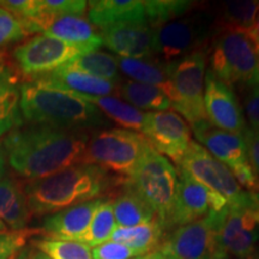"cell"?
Instances as JSON below:
<instances>
[{"mask_svg":"<svg viewBox=\"0 0 259 259\" xmlns=\"http://www.w3.org/2000/svg\"><path fill=\"white\" fill-rule=\"evenodd\" d=\"M90 134L28 124L10 131L3 142L12 170L36 180L82 163Z\"/></svg>","mask_w":259,"mask_h":259,"instance_id":"obj_1","label":"cell"},{"mask_svg":"<svg viewBox=\"0 0 259 259\" xmlns=\"http://www.w3.org/2000/svg\"><path fill=\"white\" fill-rule=\"evenodd\" d=\"M126 179L95 164L78 163L23 185L31 216L56 213L70 206L101 199L112 189L122 186Z\"/></svg>","mask_w":259,"mask_h":259,"instance_id":"obj_2","label":"cell"},{"mask_svg":"<svg viewBox=\"0 0 259 259\" xmlns=\"http://www.w3.org/2000/svg\"><path fill=\"white\" fill-rule=\"evenodd\" d=\"M21 109L28 124L88 131L107 128L111 121L93 103L73 94L23 82Z\"/></svg>","mask_w":259,"mask_h":259,"instance_id":"obj_3","label":"cell"},{"mask_svg":"<svg viewBox=\"0 0 259 259\" xmlns=\"http://www.w3.org/2000/svg\"><path fill=\"white\" fill-rule=\"evenodd\" d=\"M208 57L210 72L229 88L247 92L259 84V54L247 32L216 31Z\"/></svg>","mask_w":259,"mask_h":259,"instance_id":"obj_4","label":"cell"},{"mask_svg":"<svg viewBox=\"0 0 259 259\" xmlns=\"http://www.w3.org/2000/svg\"><path fill=\"white\" fill-rule=\"evenodd\" d=\"M149 147L144 136L124 128H101L90 134L82 163L95 164L128 180Z\"/></svg>","mask_w":259,"mask_h":259,"instance_id":"obj_5","label":"cell"},{"mask_svg":"<svg viewBox=\"0 0 259 259\" xmlns=\"http://www.w3.org/2000/svg\"><path fill=\"white\" fill-rule=\"evenodd\" d=\"M127 185L154 210L166 231L178 187V170L169 158L149 145Z\"/></svg>","mask_w":259,"mask_h":259,"instance_id":"obj_6","label":"cell"},{"mask_svg":"<svg viewBox=\"0 0 259 259\" xmlns=\"http://www.w3.org/2000/svg\"><path fill=\"white\" fill-rule=\"evenodd\" d=\"M208 51H196L193 53L171 61L167 65L171 94V108L183 116L192 127L203 120H208L204 107V87Z\"/></svg>","mask_w":259,"mask_h":259,"instance_id":"obj_7","label":"cell"},{"mask_svg":"<svg viewBox=\"0 0 259 259\" xmlns=\"http://www.w3.org/2000/svg\"><path fill=\"white\" fill-rule=\"evenodd\" d=\"M216 34L212 15L196 12L162 24L154 29V56L162 64L209 48V42Z\"/></svg>","mask_w":259,"mask_h":259,"instance_id":"obj_8","label":"cell"},{"mask_svg":"<svg viewBox=\"0 0 259 259\" xmlns=\"http://www.w3.org/2000/svg\"><path fill=\"white\" fill-rule=\"evenodd\" d=\"M178 167L226 200L227 206L238 208L259 204V194L242 189L233 171L197 142L191 143Z\"/></svg>","mask_w":259,"mask_h":259,"instance_id":"obj_9","label":"cell"},{"mask_svg":"<svg viewBox=\"0 0 259 259\" xmlns=\"http://www.w3.org/2000/svg\"><path fill=\"white\" fill-rule=\"evenodd\" d=\"M221 211L177 227L157 250L164 259H227L220 239Z\"/></svg>","mask_w":259,"mask_h":259,"instance_id":"obj_10","label":"cell"},{"mask_svg":"<svg viewBox=\"0 0 259 259\" xmlns=\"http://www.w3.org/2000/svg\"><path fill=\"white\" fill-rule=\"evenodd\" d=\"M191 130L198 141L197 143L223 162L233 171L242 189L259 194V177L248 158L244 136L220 130L209 120L200 121Z\"/></svg>","mask_w":259,"mask_h":259,"instance_id":"obj_11","label":"cell"},{"mask_svg":"<svg viewBox=\"0 0 259 259\" xmlns=\"http://www.w3.org/2000/svg\"><path fill=\"white\" fill-rule=\"evenodd\" d=\"M88 52L92 51L47 35H36L15 48L14 59L24 82H29L60 69Z\"/></svg>","mask_w":259,"mask_h":259,"instance_id":"obj_12","label":"cell"},{"mask_svg":"<svg viewBox=\"0 0 259 259\" xmlns=\"http://www.w3.org/2000/svg\"><path fill=\"white\" fill-rule=\"evenodd\" d=\"M27 35L38 34L96 51L102 46L100 29L93 25L88 18L77 15H52L38 12L21 23Z\"/></svg>","mask_w":259,"mask_h":259,"instance_id":"obj_13","label":"cell"},{"mask_svg":"<svg viewBox=\"0 0 259 259\" xmlns=\"http://www.w3.org/2000/svg\"><path fill=\"white\" fill-rule=\"evenodd\" d=\"M220 239L227 254L252 259L259 246V204L226 206L221 211Z\"/></svg>","mask_w":259,"mask_h":259,"instance_id":"obj_14","label":"cell"},{"mask_svg":"<svg viewBox=\"0 0 259 259\" xmlns=\"http://www.w3.org/2000/svg\"><path fill=\"white\" fill-rule=\"evenodd\" d=\"M142 135L154 150L177 164L192 143V131L183 116L171 111L148 112Z\"/></svg>","mask_w":259,"mask_h":259,"instance_id":"obj_15","label":"cell"},{"mask_svg":"<svg viewBox=\"0 0 259 259\" xmlns=\"http://www.w3.org/2000/svg\"><path fill=\"white\" fill-rule=\"evenodd\" d=\"M178 187L168 228L185 226L205 218L209 212H220L227 206L226 200L193 179L178 167Z\"/></svg>","mask_w":259,"mask_h":259,"instance_id":"obj_16","label":"cell"},{"mask_svg":"<svg viewBox=\"0 0 259 259\" xmlns=\"http://www.w3.org/2000/svg\"><path fill=\"white\" fill-rule=\"evenodd\" d=\"M204 107L206 119L215 127L244 136L247 124L238 96L234 90L216 78L209 70L205 73Z\"/></svg>","mask_w":259,"mask_h":259,"instance_id":"obj_17","label":"cell"},{"mask_svg":"<svg viewBox=\"0 0 259 259\" xmlns=\"http://www.w3.org/2000/svg\"><path fill=\"white\" fill-rule=\"evenodd\" d=\"M102 46L120 58H153L154 28L148 23H126L100 29Z\"/></svg>","mask_w":259,"mask_h":259,"instance_id":"obj_18","label":"cell"},{"mask_svg":"<svg viewBox=\"0 0 259 259\" xmlns=\"http://www.w3.org/2000/svg\"><path fill=\"white\" fill-rule=\"evenodd\" d=\"M24 79L17 65L0 54V137L24 124L21 88Z\"/></svg>","mask_w":259,"mask_h":259,"instance_id":"obj_19","label":"cell"},{"mask_svg":"<svg viewBox=\"0 0 259 259\" xmlns=\"http://www.w3.org/2000/svg\"><path fill=\"white\" fill-rule=\"evenodd\" d=\"M101 202L102 199L90 200L52 213L44 220L41 233L53 240L79 241Z\"/></svg>","mask_w":259,"mask_h":259,"instance_id":"obj_20","label":"cell"},{"mask_svg":"<svg viewBox=\"0 0 259 259\" xmlns=\"http://www.w3.org/2000/svg\"><path fill=\"white\" fill-rule=\"evenodd\" d=\"M29 82L73 94L80 97L112 96L114 93H118L119 87V84L109 82V80L100 79L89 74L66 70L63 67L45 76L29 80Z\"/></svg>","mask_w":259,"mask_h":259,"instance_id":"obj_21","label":"cell"},{"mask_svg":"<svg viewBox=\"0 0 259 259\" xmlns=\"http://www.w3.org/2000/svg\"><path fill=\"white\" fill-rule=\"evenodd\" d=\"M88 19L97 29L126 23H147L143 0H93Z\"/></svg>","mask_w":259,"mask_h":259,"instance_id":"obj_22","label":"cell"},{"mask_svg":"<svg viewBox=\"0 0 259 259\" xmlns=\"http://www.w3.org/2000/svg\"><path fill=\"white\" fill-rule=\"evenodd\" d=\"M31 212L29 210L23 185L12 177L0 178V220L11 231L27 229Z\"/></svg>","mask_w":259,"mask_h":259,"instance_id":"obj_23","label":"cell"},{"mask_svg":"<svg viewBox=\"0 0 259 259\" xmlns=\"http://www.w3.org/2000/svg\"><path fill=\"white\" fill-rule=\"evenodd\" d=\"M118 66L130 80L156 87L170 97L171 85L167 73V65L155 58H118Z\"/></svg>","mask_w":259,"mask_h":259,"instance_id":"obj_24","label":"cell"},{"mask_svg":"<svg viewBox=\"0 0 259 259\" xmlns=\"http://www.w3.org/2000/svg\"><path fill=\"white\" fill-rule=\"evenodd\" d=\"M121 189V192L113 199V211L116 227L128 228L157 219L154 210L127 185V181Z\"/></svg>","mask_w":259,"mask_h":259,"instance_id":"obj_25","label":"cell"},{"mask_svg":"<svg viewBox=\"0 0 259 259\" xmlns=\"http://www.w3.org/2000/svg\"><path fill=\"white\" fill-rule=\"evenodd\" d=\"M111 241L120 242L135 248L143 254L157 250L164 240V228L155 219L154 221L135 227H116L112 233Z\"/></svg>","mask_w":259,"mask_h":259,"instance_id":"obj_26","label":"cell"},{"mask_svg":"<svg viewBox=\"0 0 259 259\" xmlns=\"http://www.w3.org/2000/svg\"><path fill=\"white\" fill-rule=\"evenodd\" d=\"M80 97V96H79ZM93 105L107 116L109 121L121 126L124 130L135 131L142 134L143 131L147 113L139 111L138 108L115 96H100V97H82Z\"/></svg>","mask_w":259,"mask_h":259,"instance_id":"obj_27","label":"cell"},{"mask_svg":"<svg viewBox=\"0 0 259 259\" xmlns=\"http://www.w3.org/2000/svg\"><path fill=\"white\" fill-rule=\"evenodd\" d=\"M259 9V2L254 0H233L219 6L215 18L216 31L240 30L250 34L253 28Z\"/></svg>","mask_w":259,"mask_h":259,"instance_id":"obj_28","label":"cell"},{"mask_svg":"<svg viewBox=\"0 0 259 259\" xmlns=\"http://www.w3.org/2000/svg\"><path fill=\"white\" fill-rule=\"evenodd\" d=\"M118 94L126 102L142 112H163L171 108L169 97L161 89L148 84H142L130 79L122 80L119 83Z\"/></svg>","mask_w":259,"mask_h":259,"instance_id":"obj_29","label":"cell"},{"mask_svg":"<svg viewBox=\"0 0 259 259\" xmlns=\"http://www.w3.org/2000/svg\"><path fill=\"white\" fill-rule=\"evenodd\" d=\"M63 69L77 71L113 83H120L118 58L99 50L80 54L64 65Z\"/></svg>","mask_w":259,"mask_h":259,"instance_id":"obj_30","label":"cell"},{"mask_svg":"<svg viewBox=\"0 0 259 259\" xmlns=\"http://www.w3.org/2000/svg\"><path fill=\"white\" fill-rule=\"evenodd\" d=\"M115 228L116 222L113 211V199H102L94 213L88 229L78 242H82L89 247H96L108 241Z\"/></svg>","mask_w":259,"mask_h":259,"instance_id":"obj_31","label":"cell"},{"mask_svg":"<svg viewBox=\"0 0 259 259\" xmlns=\"http://www.w3.org/2000/svg\"><path fill=\"white\" fill-rule=\"evenodd\" d=\"M143 2L147 23L154 29L183 17L194 8V3L189 0H143Z\"/></svg>","mask_w":259,"mask_h":259,"instance_id":"obj_32","label":"cell"},{"mask_svg":"<svg viewBox=\"0 0 259 259\" xmlns=\"http://www.w3.org/2000/svg\"><path fill=\"white\" fill-rule=\"evenodd\" d=\"M32 244L50 259H93L89 246L78 241L44 239L35 240Z\"/></svg>","mask_w":259,"mask_h":259,"instance_id":"obj_33","label":"cell"},{"mask_svg":"<svg viewBox=\"0 0 259 259\" xmlns=\"http://www.w3.org/2000/svg\"><path fill=\"white\" fill-rule=\"evenodd\" d=\"M23 25L15 16L0 6V54L10 46L27 37Z\"/></svg>","mask_w":259,"mask_h":259,"instance_id":"obj_34","label":"cell"},{"mask_svg":"<svg viewBox=\"0 0 259 259\" xmlns=\"http://www.w3.org/2000/svg\"><path fill=\"white\" fill-rule=\"evenodd\" d=\"M41 233V229H22L0 233V258H10L18 253V251L25 245L28 238L32 234Z\"/></svg>","mask_w":259,"mask_h":259,"instance_id":"obj_35","label":"cell"},{"mask_svg":"<svg viewBox=\"0 0 259 259\" xmlns=\"http://www.w3.org/2000/svg\"><path fill=\"white\" fill-rule=\"evenodd\" d=\"M38 10L52 15L83 16L88 9L85 0H37Z\"/></svg>","mask_w":259,"mask_h":259,"instance_id":"obj_36","label":"cell"},{"mask_svg":"<svg viewBox=\"0 0 259 259\" xmlns=\"http://www.w3.org/2000/svg\"><path fill=\"white\" fill-rule=\"evenodd\" d=\"M93 259H134L145 255L135 248L115 241H106L92 250Z\"/></svg>","mask_w":259,"mask_h":259,"instance_id":"obj_37","label":"cell"},{"mask_svg":"<svg viewBox=\"0 0 259 259\" xmlns=\"http://www.w3.org/2000/svg\"><path fill=\"white\" fill-rule=\"evenodd\" d=\"M244 106L251 128L259 132V84L246 92Z\"/></svg>","mask_w":259,"mask_h":259,"instance_id":"obj_38","label":"cell"},{"mask_svg":"<svg viewBox=\"0 0 259 259\" xmlns=\"http://www.w3.org/2000/svg\"><path fill=\"white\" fill-rule=\"evenodd\" d=\"M244 138L247 147V154L253 169L259 177V132L254 131L251 127L246 128Z\"/></svg>","mask_w":259,"mask_h":259,"instance_id":"obj_39","label":"cell"},{"mask_svg":"<svg viewBox=\"0 0 259 259\" xmlns=\"http://www.w3.org/2000/svg\"><path fill=\"white\" fill-rule=\"evenodd\" d=\"M248 35H250L252 41H253V44L255 45V48H257L258 54H259V9H258V12H257V17H255V22H254L253 28H252V30Z\"/></svg>","mask_w":259,"mask_h":259,"instance_id":"obj_40","label":"cell"},{"mask_svg":"<svg viewBox=\"0 0 259 259\" xmlns=\"http://www.w3.org/2000/svg\"><path fill=\"white\" fill-rule=\"evenodd\" d=\"M5 174V153L4 148L0 144V178Z\"/></svg>","mask_w":259,"mask_h":259,"instance_id":"obj_41","label":"cell"},{"mask_svg":"<svg viewBox=\"0 0 259 259\" xmlns=\"http://www.w3.org/2000/svg\"><path fill=\"white\" fill-rule=\"evenodd\" d=\"M29 259H50L46 254H44L42 252H32V253L29 255Z\"/></svg>","mask_w":259,"mask_h":259,"instance_id":"obj_42","label":"cell"},{"mask_svg":"<svg viewBox=\"0 0 259 259\" xmlns=\"http://www.w3.org/2000/svg\"><path fill=\"white\" fill-rule=\"evenodd\" d=\"M5 232H9V228L5 226V223L0 220V233H5Z\"/></svg>","mask_w":259,"mask_h":259,"instance_id":"obj_43","label":"cell"},{"mask_svg":"<svg viewBox=\"0 0 259 259\" xmlns=\"http://www.w3.org/2000/svg\"><path fill=\"white\" fill-rule=\"evenodd\" d=\"M16 259H29V255L27 252H22V253H18L17 258Z\"/></svg>","mask_w":259,"mask_h":259,"instance_id":"obj_44","label":"cell"},{"mask_svg":"<svg viewBox=\"0 0 259 259\" xmlns=\"http://www.w3.org/2000/svg\"><path fill=\"white\" fill-rule=\"evenodd\" d=\"M17 255H18V253H16L14 255H11V257H10L9 259H16V258H17Z\"/></svg>","mask_w":259,"mask_h":259,"instance_id":"obj_45","label":"cell"},{"mask_svg":"<svg viewBox=\"0 0 259 259\" xmlns=\"http://www.w3.org/2000/svg\"><path fill=\"white\" fill-rule=\"evenodd\" d=\"M0 259H6V258H0ZM9 259V258H8Z\"/></svg>","mask_w":259,"mask_h":259,"instance_id":"obj_46","label":"cell"},{"mask_svg":"<svg viewBox=\"0 0 259 259\" xmlns=\"http://www.w3.org/2000/svg\"><path fill=\"white\" fill-rule=\"evenodd\" d=\"M254 259H259V258H254Z\"/></svg>","mask_w":259,"mask_h":259,"instance_id":"obj_47","label":"cell"}]
</instances>
